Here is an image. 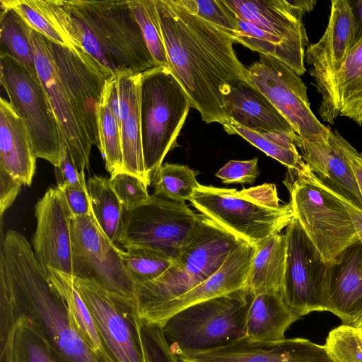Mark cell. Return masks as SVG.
Here are the masks:
<instances>
[{"label":"cell","mask_w":362,"mask_h":362,"mask_svg":"<svg viewBox=\"0 0 362 362\" xmlns=\"http://www.w3.org/2000/svg\"><path fill=\"white\" fill-rule=\"evenodd\" d=\"M327 311L342 325H352L362 314V244L360 240L344 250L329 262Z\"/></svg>","instance_id":"obj_22"},{"label":"cell","mask_w":362,"mask_h":362,"mask_svg":"<svg viewBox=\"0 0 362 362\" xmlns=\"http://www.w3.org/2000/svg\"><path fill=\"white\" fill-rule=\"evenodd\" d=\"M13 362H57L43 336L24 316L18 317L16 324Z\"/></svg>","instance_id":"obj_38"},{"label":"cell","mask_w":362,"mask_h":362,"mask_svg":"<svg viewBox=\"0 0 362 362\" xmlns=\"http://www.w3.org/2000/svg\"><path fill=\"white\" fill-rule=\"evenodd\" d=\"M354 20L349 0L332 1L324 34L317 42L310 45L305 52V62L310 66V74L321 95L320 115L328 102L331 80L354 46Z\"/></svg>","instance_id":"obj_19"},{"label":"cell","mask_w":362,"mask_h":362,"mask_svg":"<svg viewBox=\"0 0 362 362\" xmlns=\"http://www.w3.org/2000/svg\"><path fill=\"white\" fill-rule=\"evenodd\" d=\"M66 198L73 216H92V208L87 183L60 189Z\"/></svg>","instance_id":"obj_46"},{"label":"cell","mask_w":362,"mask_h":362,"mask_svg":"<svg viewBox=\"0 0 362 362\" xmlns=\"http://www.w3.org/2000/svg\"><path fill=\"white\" fill-rule=\"evenodd\" d=\"M351 326L362 329V314Z\"/></svg>","instance_id":"obj_54"},{"label":"cell","mask_w":362,"mask_h":362,"mask_svg":"<svg viewBox=\"0 0 362 362\" xmlns=\"http://www.w3.org/2000/svg\"><path fill=\"white\" fill-rule=\"evenodd\" d=\"M23 184L3 168H0V213L11 206L19 194Z\"/></svg>","instance_id":"obj_48"},{"label":"cell","mask_w":362,"mask_h":362,"mask_svg":"<svg viewBox=\"0 0 362 362\" xmlns=\"http://www.w3.org/2000/svg\"><path fill=\"white\" fill-rule=\"evenodd\" d=\"M0 290L9 297L16 318L26 317L35 325L57 362H103L76 329L28 240L14 230L6 232L2 243Z\"/></svg>","instance_id":"obj_2"},{"label":"cell","mask_w":362,"mask_h":362,"mask_svg":"<svg viewBox=\"0 0 362 362\" xmlns=\"http://www.w3.org/2000/svg\"><path fill=\"white\" fill-rule=\"evenodd\" d=\"M326 185L330 188L334 194L341 202L346 209L357 233L358 239L362 244V209L358 207L343 194L327 184Z\"/></svg>","instance_id":"obj_51"},{"label":"cell","mask_w":362,"mask_h":362,"mask_svg":"<svg viewBox=\"0 0 362 362\" xmlns=\"http://www.w3.org/2000/svg\"><path fill=\"white\" fill-rule=\"evenodd\" d=\"M300 318L288 308L280 292L254 295L247 315L246 337L262 341L283 340L286 331Z\"/></svg>","instance_id":"obj_28"},{"label":"cell","mask_w":362,"mask_h":362,"mask_svg":"<svg viewBox=\"0 0 362 362\" xmlns=\"http://www.w3.org/2000/svg\"><path fill=\"white\" fill-rule=\"evenodd\" d=\"M320 115L330 124L340 116L362 125V40L352 47L333 76L327 106Z\"/></svg>","instance_id":"obj_27"},{"label":"cell","mask_w":362,"mask_h":362,"mask_svg":"<svg viewBox=\"0 0 362 362\" xmlns=\"http://www.w3.org/2000/svg\"><path fill=\"white\" fill-rule=\"evenodd\" d=\"M254 294L247 287L189 306L162 327L177 357L196 355L246 337Z\"/></svg>","instance_id":"obj_4"},{"label":"cell","mask_w":362,"mask_h":362,"mask_svg":"<svg viewBox=\"0 0 362 362\" xmlns=\"http://www.w3.org/2000/svg\"><path fill=\"white\" fill-rule=\"evenodd\" d=\"M141 73L125 72L117 75L119 103V127L123 156V169L146 184H151L143 155L140 83Z\"/></svg>","instance_id":"obj_23"},{"label":"cell","mask_w":362,"mask_h":362,"mask_svg":"<svg viewBox=\"0 0 362 362\" xmlns=\"http://www.w3.org/2000/svg\"><path fill=\"white\" fill-rule=\"evenodd\" d=\"M190 100L169 68L154 66L141 74L140 117L144 161L151 177L175 146Z\"/></svg>","instance_id":"obj_8"},{"label":"cell","mask_w":362,"mask_h":362,"mask_svg":"<svg viewBox=\"0 0 362 362\" xmlns=\"http://www.w3.org/2000/svg\"><path fill=\"white\" fill-rule=\"evenodd\" d=\"M286 259L280 293L288 308L300 317L327 311L329 262L293 217L286 227Z\"/></svg>","instance_id":"obj_14"},{"label":"cell","mask_w":362,"mask_h":362,"mask_svg":"<svg viewBox=\"0 0 362 362\" xmlns=\"http://www.w3.org/2000/svg\"><path fill=\"white\" fill-rule=\"evenodd\" d=\"M331 132L349 161L362 197V152H358L337 131H331Z\"/></svg>","instance_id":"obj_49"},{"label":"cell","mask_w":362,"mask_h":362,"mask_svg":"<svg viewBox=\"0 0 362 362\" xmlns=\"http://www.w3.org/2000/svg\"><path fill=\"white\" fill-rule=\"evenodd\" d=\"M247 195L266 206L278 208L281 205L274 185H264L243 190Z\"/></svg>","instance_id":"obj_50"},{"label":"cell","mask_w":362,"mask_h":362,"mask_svg":"<svg viewBox=\"0 0 362 362\" xmlns=\"http://www.w3.org/2000/svg\"><path fill=\"white\" fill-rule=\"evenodd\" d=\"M258 159L230 160L216 173L225 185L252 184L259 175Z\"/></svg>","instance_id":"obj_45"},{"label":"cell","mask_w":362,"mask_h":362,"mask_svg":"<svg viewBox=\"0 0 362 362\" xmlns=\"http://www.w3.org/2000/svg\"><path fill=\"white\" fill-rule=\"evenodd\" d=\"M30 42L37 74L59 122L67 150L78 170H85L92 144L59 76L49 40L31 28Z\"/></svg>","instance_id":"obj_17"},{"label":"cell","mask_w":362,"mask_h":362,"mask_svg":"<svg viewBox=\"0 0 362 362\" xmlns=\"http://www.w3.org/2000/svg\"><path fill=\"white\" fill-rule=\"evenodd\" d=\"M0 76L11 105L26 125L36 157L59 166L66 146L37 72L13 57L0 53Z\"/></svg>","instance_id":"obj_9"},{"label":"cell","mask_w":362,"mask_h":362,"mask_svg":"<svg viewBox=\"0 0 362 362\" xmlns=\"http://www.w3.org/2000/svg\"><path fill=\"white\" fill-rule=\"evenodd\" d=\"M49 279L68 307L74 326L86 344L103 362H112L107 354L93 315L74 283V276L52 268Z\"/></svg>","instance_id":"obj_30"},{"label":"cell","mask_w":362,"mask_h":362,"mask_svg":"<svg viewBox=\"0 0 362 362\" xmlns=\"http://www.w3.org/2000/svg\"><path fill=\"white\" fill-rule=\"evenodd\" d=\"M325 346L334 362H362V329L338 326L328 334Z\"/></svg>","instance_id":"obj_39"},{"label":"cell","mask_w":362,"mask_h":362,"mask_svg":"<svg viewBox=\"0 0 362 362\" xmlns=\"http://www.w3.org/2000/svg\"><path fill=\"white\" fill-rule=\"evenodd\" d=\"M100 151L110 175L122 172L123 156L119 122L110 103L109 90L105 84L98 112Z\"/></svg>","instance_id":"obj_34"},{"label":"cell","mask_w":362,"mask_h":362,"mask_svg":"<svg viewBox=\"0 0 362 362\" xmlns=\"http://www.w3.org/2000/svg\"><path fill=\"white\" fill-rule=\"evenodd\" d=\"M155 1L170 70L202 120L222 124L228 119L224 93L250 81L248 69L233 49L234 41L189 11L181 0Z\"/></svg>","instance_id":"obj_1"},{"label":"cell","mask_w":362,"mask_h":362,"mask_svg":"<svg viewBox=\"0 0 362 362\" xmlns=\"http://www.w3.org/2000/svg\"><path fill=\"white\" fill-rule=\"evenodd\" d=\"M198 171L187 165L164 163L154 171L151 182L154 194L168 199L185 202L190 199L200 185L197 180Z\"/></svg>","instance_id":"obj_35"},{"label":"cell","mask_w":362,"mask_h":362,"mask_svg":"<svg viewBox=\"0 0 362 362\" xmlns=\"http://www.w3.org/2000/svg\"><path fill=\"white\" fill-rule=\"evenodd\" d=\"M72 276L92 279L103 288L136 299V284L126 269L119 248L92 216H74L71 227Z\"/></svg>","instance_id":"obj_15"},{"label":"cell","mask_w":362,"mask_h":362,"mask_svg":"<svg viewBox=\"0 0 362 362\" xmlns=\"http://www.w3.org/2000/svg\"><path fill=\"white\" fill-rule=\"evenodd\" d=\"M246 287L254 295L280 292L286 259V236L273 234L255 245Z\"/></svg>","instance_id":"obj_29"},{"label":"cell","mask_w":362,"mask_h":362,"mask_svg":"<svg viewBox=\"0 0 362 362\" xmlns=\"http://www.w3.org/2000/svg\"><path fill=\"white\" fill-rule=\"evenodd\" d=\"M16 322L9 297L0 290V362H13V338Z\"/></svg>","instance_id":"obj_44"},{"label":"cell","mask_w":362,"mask_h":362,"mask_svg":"<svg viewBox=\"0 0 362 362\" xmlns=\"http://www.w3.org/2000/svg\"><path fill=\"white\" fill-rule=\"evenodd\" d=\"M223 112L228 119L259 133L295 132L269 99L250 81H242L223 94Z\"/></svg>","instance_id":"obj_24"},{"label":"cell","mask_w":362,"mask_h":362,"mask_svg":"<svg viewBox=\"0 0 362 362\" xmlns=\"http://www.w3.org/2000/svg\"><path fill=\"white\" fill-rule=\"evenodd\" d=\"M125 249L120 250L119 255L136 285L158 279L174 262L165 254L149 247L129 246Z\"/></svg>","instance_id":"obj_36"},{"label":"cell","mask_w":362,"mask_h":362,"mask_svg":"<svg viewBox=\"0 0 362 362\" xmlns=\"http://www.w3.org/2000/svg\"><path fill=\"white\" fill-rule=\"evenodd\" d=\"M288 1L293 8L303 16L310 12L317 3L316 1L313 0H291Z\"/></svg>","instance_id":"obj_53"},{"label":"cell","mask_w":362,"mask_h":362,"mask_svg":"<svg viewBox=\"0 0 362 362\" xmlns=\"http://www.w3.org/2000/svg\"><path fill=\"white\" fill-rule=\"evenodd\" d=\"M129 1L156 66L169 68L155 0Z\"/></svg>","instance_id":"obj_37"},{"label":"cell","mask_w":362,"mask_h":362,"mask_svg":"<svg viewBox=\"0 0 362 362\" xmlns=\"http://www.w3.org/2000/svg\"><path fill=\"white\" fill-rule=\"evenodd\" d=\"M33 2L73 46L114 76L156 66L129 0Z\"/></svg>","instance_id":"obj_3"},{"label":"cell","mask_w":362,"mask_h":362,"mask_svg":"<svg viewBox=\"0 0 362 362\" xmlns=\"http://www.w3.org/2000/svg\"><path fill=\"white\" fill-rule=\"evenodd\" d=\"M36 156L25 124L10 102L0 99V168L23 185L30 186L35 173Z\"/></svg>","instance_id":"obj_26"},{"label":"cell","mask_w":362,"mask_h":362,"mask_svg":"<svg viewBox=\"0 0 362 362\" xmlns=\"http://www.w3.org/2000/svg\"><path fill=\"white\" fill-rule=\"evenodd\" d=\"M283 182L290 194L293 217L325 262H333L359 240L344 204L305 161L298 169H288Z\"/></svg>","instance_id":"obj_7"},{"label":"cell","mask_w":362,"mask_h":362,"mask_svg":"<svg viewBox=\"0 0 362 362\" xmlns=\"http://www.w3.org/2000/svg\"><path fill=\"white\" fill-rule=\"evenodd\" d=\"M229 134H238L278 160L288 169H298L304 160L293 139V133H259L246 129L228 119L221 124Z\"/></svg>","instance_id":"obj_32"},{"label":"cell","mask_w":362,"mask_h":362,"mask_svg":"<svg viewBox=\"0 0 362 362\" xmlns=\"http://www.w3.org/2000/svg\"><path fill=\"white\" fill-rule=\"evenodd\" d=\"M109 181L125 211L145 202L150 197L148 185L134 175L119 172L110 175Z\"/></svg>","instance_id":"obj_42"},{"label":"cell","mask_w":362,"mask_h":362,"mask_svg":"<svg viewBox=\"0 0 362 362\" xmlns=\"http://www.w3.org/2000/svg\"><path fill=\"white\" fill-rule=\"evenodd\" d=\"M293 139L303 160L318 178L362 209V197L354 172L332 132L327 144L308 142L296 133Z\"/></svg>","instance_id":"obj_25"},{"label":"cell","mask_w":362,"mask_h":362,"mask_svg":"<svg viewBox=\"0 0 362 362\" xmlns=\"http://www.w3.org/2000/svg\"><path fill=\"white\" fill-rule=\"evenodd\" d=\"M255 245L243 241L210 277L185 293L148 313L142 320L159 327L177 313L196 303L246 287Z\"/></svg>","instance_id":"obj_21"},{"label":"cell","mask_w":362,"mask_h":362,"mask_svg":"<svg viewBox=\"0 0 362 362\" xmlns=\"http://www.w3.org/2000/svg\"><path fill=\"white\" fill-rule=\"evenodd\" d=\"M247 69L250 81L269 99L297 135L308 142L328 144L331 129L312 111L307 87L297 72L281 61L262 54Z\"/></svg>","instance_id":"obj_13"},{"label":"cell","mask_w":362,"mask_h":362,"mask_svg":"<svg viewBox=\"0 0 362 362\" xmlns=\"http://www.w3.org/2000/svg\"><path fill=\"white\" fill-rule=\"evenodd\" d=\"M243 241L203 215L198 233L172 266L158 279L136 285L139 317L202 284Z\"/></svg>","instance_id":"obj_6"},{"label":"cell","mask_w":362,"mask_h":362,"mask_svg":"<svg viewBox=\"0 0 362 362\" xmlns=\"http://www.w3.org/2000/svg\"><path fill=\"white\" fill-rule=\"evenodd\" d=\"M57 187L63 189L69 186H78L86 182L85 170H78L66 148L61 164L54 167Z\"/></svg>","instance_id":"obj_47"},{"label":"cell","mask_w":362,"mask_h":362,"mask_svg":"<svg viewBox=\"0 0 362 362\" xmlns=\"http://www.w3.org/2000/svg\"><path fill=\"white\" fill-rule=\"evenodd\" d=\"M202 218L185 202L150 195L125 211L119 245L149 247L175 260L198 233Z\"/></svg>","instance_id":"obj_10"},{"label":"cell","mask_w":362,"mask_h":362,"mask_svg":"<svg viewBox=\"0 0 362 362\" xmlns=\"http://www.w3.org/2000/svg\"><path fill=\"white\" fill-rule=\"evenodd\" d=\"M33 238L35 257L46 271L52 268L72 276L71 227L73 215L63 192L49 188L35 207Z\"/></svg>","instance_id":"obj_18"},{"label":"cell","mask_w":362,"mask_h":362,"mask_svg":"<svg viewBox=\"0 0 362 362\" xmlns=\"http://www.w3.org/2000/svg\"><path fill=\"white\" fill-rule=\"evenodd\" d=\"M182 362H334L325 345L303 338L276 341L245 337L219 348L179 357Z\"/></svg>","instance_id":"obj_20"},{"label":"cell","mask_w":362,"mask_h":362,"mask_svg":"<svg viewBox=\"0 0 362 362\" xmlns=\"http://www.w3.org/2000/svg\"><path fill=\"white\" fill-rule=\"evenodd\" d=\"M139 327L147 362H180L161 327L148 324L140 318Z\"/></svg>","instance_id":"obj_43"},{"label":"cell","mask_w":362,"mask_h":362,"mask_svg":"<svg viewBox=\"0 0 362 362\" xmlns=\"http://www.w3.org/2000/svg\"><path fill=\"white\" fill-rule=\"evenodd\" d=\"M0 25V53L13 57L37 72L30 42L31 28L16 13L6 8H1Z\"/></svg>","instance_id":"obj_33"},{"label":"cell","mask_w":362,"mask_h":362,"mask_svg":"<svg viewBox=\"0 0 362 362\" xmlns=\"http://www.w3.org/2000/svg\"><path fill=\"white\" fill-rule=\"evenodd\" d=\"M238 18L234 41L305 74L308 37L303 16L288 0H223Z\"/></svg>","instance_id":"obj_5"},{"label":"cell","mask_w":362,"mask_h":362,"mask_svg":"<svg viewBox=\"0 0 362 362\" xmlns=\"http://www.w3.org/2000/svg\"><path fill=\"white\" fill-rule=\"evenodd\" d=\"M112 362H147L136 299L110 293L95 281L74 276Z\"/></svg>","instance_id":"obj_12"},{"label":"cell","mask_w":362,"mask_h":362,"mask_svg":"<svg viewBox=\"0 0 362 362\" xmlns=\"http://www.w3.org/2000/svg\"><path fill=\"white\" fill-rule=\"evenodd\" d=\"M87 187L94 219L108 239L118 246L124 228L122 204L105 177H90Z\"/></svg>","instance_id":"obj_31"},{"label":"cell","mask_w":362,"mask_h":362,"mask_svg":"<svg viewBox=\"0 0 362 362\" xmlns=\"http://www.w3.org/2000/svg\"><path fill=\"white\" fill-rule=\"evenodd\" d=\"M189 202L202 214L253 245L280 233L293 218L290 203L270 207L236 189L200 185Z\"/></svg>","instance_id":"obj_11"},{"label":"cell","mask_w":362,"mask_h":362,"mask_svg":"<svg viewBox=\"0 0 362 362\" xmlns=\"http://www.w3.org/2000/svg\"><path fill=\"white\" fill-rule=\"evenodd\" d=\"M354 20V45L362 40V0H349Z\"/></svg>","instance_id":"obj_52"},{"label":"cell","mask_w":362,"mask_h":362,"mask_svg":"<svg viewBox=\"0 0 362 362\" xmlns=\"http://www.w3.org/2000/svg\"><path fill=\"white\" fill-rule=\"evenodd\" d=\"M49 45L82 127L92 146L100 149L99 108L105 82L114 75L80 47L70 48L49 40Z\"/></svg>","instance_id":"obj_16"},{"label":"cell","mask_w":362,"mask_h":362,"mask_svg":"<svg viewBox=\"0 0 362 362\" xmlns=\"http://www.w3.org/2000/svg\"><path fill=\"white\" fill-rule=\"evenodd\" d=\"M181 1L189 11L212 24L234 41L238 29V18L223 0H181Z\"/></svg>","instance_id":"obj_41"},{"label":"cell","mask_w":362,"mask_h":362,"mask_svg":"<svg viewBox=\"0 0 362 362\" xmlns=\"http://www.w3.org/2000/svg\"><path fill=\"white\" fill-rule=\"evenodd\" d=\"M1 8L13 10L27 25L49 41L74 48L47 18L34 4L33 0H0Z\"/></svg>","instance_id":"obj_40"}]
</instances>
